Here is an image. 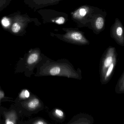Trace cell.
<instances>
[{"label":"cell","instance_id":"cell-15","mask_svg":"<svg viewBox=\"0 0 124 124\" xmlns=\"http://www.w3.org/2000/svg\"><path fill=\"white\" fill-rule=\"evenodd\" d=\"M36 124H43L44 123H45L43 122H42V121H39V122H37L36 123Z\"/></svg>","mask_w":124,"mask_h":124},{"label":"cell","instance_id":"cell-7","mask_svg":"<svg viewBox=\"0 0 124 124\" xmlns=\"http://www.w3.org/2000/svg\"><path fill=\"white\" fill-rule=\"evenodd\" d=\"M39 101L38 99H35L29 103L28 106L31 108H34L37 107V106L39 105Z\"/></svg>","mask_w":124,"mask_h":124},{"label":"cell","instance_id":"cell-16","mask_svg":"<svg viewBox=\"0 0 124 124\" xmlns=\"http://www.w3.org/2000/svg\"><path fill=\"white\" fill-rule=\"evenodd\" d=\"M7 124H13L14 123L12 122H9V121H8V122H7Z\"/></svg>","mask_w":124,"mask_h":124},{"label":"cell","instance_id":"cell-14","mask_svg":"<svg viewBox=\"0 0 124 124\" xmlns=\"http://www.w3.org/2000/svg\"><path fill=\"white\" fill-rule=\"evenodd\" d=\"M21 96L22 98H25L26 97L25 96V95H24V91H22V93H21Z\"/></svg>","mask_w":124,"mask_h":124},{"label":"cell","instance_id":"cell-11","mask_svg":"<svg viewBox=\"0 0 124 124\" xmlns=\"http://www.w3.org/2000/svg\"><path fill=\"white\" fill-rule=\"evenodd\" d=\"M2 23L3 26H8L10 24V22L9 20L6 18H4L3 19L2 21Z\"/></svg>","mask_w":124,"mask_h":124},{"label":"cell","instance_id":"cell-6","mask_svg":"<svg viewBox=\"0 0 124 124\" xmlns=\"http://www.w3.org/2000/svg\"><path fill=\"white\" fill-rule=\"evenodd\" d=\"M38 55L37 54H33L30 56L27 60L29 64H32L37 61L38 59Z\"/></svg>","mask_w":124,"mask_h":124},{"label":"cell","instance_id":"cell-9","mask_svg":"<svg viewBox=\"0 0 124 124\" xmlns=\"http://www.w3.org/2000/svg\"><path fill=\"white\" fill-rule=\"evenodd\" d=\"M114 66V62H112V63L110 64V66L108 67V69H107L106 73V76H105V77L106 78H107L109 77L113 71Z\"/></svg>","mask_w":124,"mask_h":124},{"label":"cell","instance_id":"cell-12","mask_svg":"<svg viewBox=\"0 0 124 124\" xmlns=\"http://www.w3.org/2000/svg\"><path fill=\"white\" fill-rule=\"evenodd\" d=\"M55 113L56 115L59 117L62 116L63 115V112L59 109H56L55 110Z\"/></svg>","mask_w":124,"mask_h":124},{"label":"cell","instance_id":"cell-5","mask_svg":"<svg viewBox=\"0 0 124 124\" xmlns=\"http://www.w3.org/2000/svg\"><path fill=\"white\" fill-rule=\"evenodd\" d=\"M113 58L111 55H109L107 56V58H106L104 62L103 67L104 69H105L107 68H108L110 66V64L113 62Z\"/></svg>","mask_w":124,"mask_h":124},{"label":"cell","instance_id":"cell-13","mask_svg":"<svg viewBox=\"0 0 124 124\" xmlns=\"http://www.w3.org/2000/svg\"><path fill=\"white\" fill-rule=\"evenodd\" d=\"M24 95H25V97H26V98L29 97L30 96V93L29 91L27 90H25L24 91Z\"/></svg>","mask_w":124,"mask_h":124},{"label":"cell","instance_id":"cell-3","mask_svg":"<svg viewBox=\"0 0 124 124\" xmlns=\"http://www.w3.org/2000/svg\"><path fill=\"white\" fill-rule=\"evenodd\" d=\"M92 12V9L87 6H84L79 8L72 13V17L75 21L82 22L86 20Z\"/></svg>","mask_w":124,"mask_h":124},{"label":"cell","instance_id":"cell-2","mask_svg":"<svg viewBox=\"0 0 124 124\" xmlns=\"http://www.w3.org/2000/svg\"><path fill=\"white\" fill-rule=\"evenodd\" d=\"M111 34L112 37L118 43L123 44L124 37L123 26L120 21L117 18L116 19L112 27Z\"/></svg>","mask_w":124,"mask_h":124},{"label":"cell","instance_id":"cell-1","mask_svg":"<svg viewBox=\"0 0 124 124\" xmlns=\"http://www.w3.org/2000/svg\"><path fill=\"white\" fill-rule=\"evenodd\" d=\"M66 32L63 35H57L61 37L63 40L68 41L72 43L79 44H86L88 42L87 40L85 38L83 33L75 30H64Z\"/></svg>","mask_w":124,"mask_h":124},{"label":"cell","instance_id":"cell-4","mask_svg":"<svg viewBox=\"0 0 124 124\" xmlns=\"http://www.w3.org/2000/svg\"><path fill=\"white\" fill-rule=\"evenodd\" d=\"M94 29L97 31H100L103 30L104 26V19L101 16H96L93 22Z\"/></svg>","mask_w":124,"mask_h":124},{"label":"cell","instance_id":"cell-8","mask_svg":"<svg viewBox=\"0 0 124 124\" xmlns=\"http://www.w3.org/2000/svg\"><path fill=\"white\" fill-rule=\"evenodd\" d=\"M61 71V69L58 67H53L50 70V73L51 75H56L59 74Z\"/></svg>","mask_w":124,"mask_h":124},{"label":"cell","instance_id":"cell-10","mask_svg":"<svg viewBox=\"0 0 124 124\" xmlns=\"http://www.w3.org/2000/svg\"><path fill=\"white\" fill-rule=\"evenodd\" d=\"M12 29L14 32L16 33L21 29V26L18 23H15L12 26Z\"/></svg>","mask_w":124,"mask_h":124}]
</instances>
